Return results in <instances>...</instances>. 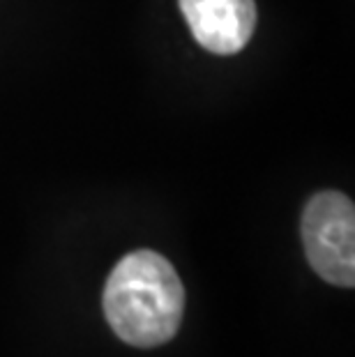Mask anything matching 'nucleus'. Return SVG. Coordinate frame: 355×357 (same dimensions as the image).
Segmentation results:
<instances>
[{"instance_id":"1","label":"nucleus","mask_w":355,"mask_h":357,"mask_svg":"<svg viewBox=\"0 0 355 357\" xmlns=\"http://www.w3.org/2000/svg\"><path fill=\"white\" fill-rule=\"evenodd\" d=\"M102 302L118 339L134 348H155L176 337L185 311V288L164 256L141 249L118 261Z\"/></svg>"},{"instance_id":"2","label":"nucleus","mask_w":355,"mask_h":357,"mask_svg":"<svg viewBox=\"0 0 355 357\" xmlns=\"http://www.w3.org/2000/svg\"><path fill=\"white\" fill-rule=\"evenodd\" d=\"M302 242L309 265L328 284H355V208L349 196L321 192L302 212Z\"/></svg>"},{"instance_id":"3","label":"nucleus","mask_w":355,"mask_h":357,"mask_svg":"<svg viewBox=\"0 0 355 357\" xmlns=\"http://www.w3.org/2000/svg\"><path fill=\"white\" fill-rule=\"evenodd\" d=\"M194 40L217 56L247 47L256 28L254 0H178Z\"/></svg>"}]
</instances>
